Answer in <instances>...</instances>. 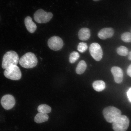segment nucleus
Segmentation results:
<instances>
[{"label": "nucleus", "mask_w": 131, "mask_h": 131, "mask_svg": "<svg viewBox=\"0 0 131 131\" xmlns=\"http://www.w3.org/2000/svg\"><path fill=\"white\" fill-rule=\"evenodd\" d=\"M19 61L17 53L14 51H9L3 56L2 67L4 69H6L12 66L17 65Z\"/></svg>", "instance_id": "nucleus-1"}, {"label": "nucleus", "mask_w": 131, "mask_h": 131, "mask_svg": "<svg viewBox=\"0 0 131 131\" xmlns=\"http://www.w3.org/2000/svg\"><path fill=\"white\" fill-rule=\"evenodd\" d=\"M1 104L3 107L6 110H9L15 105L16 101L14 96L10 94L3 96L1 100Z\"/></svg>", "instance_id": "nucleus-8"}, {"label": "nucleus", "mask_w": 131, "mask_h": 131, "mask_svg": "<svg viewBox=\"0 0 131 131\" xmlns=\"http://www.w3.org/2000/svg\"><path fill=\"white\" fill-rule=\"evenodd\" d=\"M21 67L26 69L32 68L36 66L38 60L36 56L31 52H28L21 57L19 60Z\"/></svg>", "instance_id": "nucleus-2"}, {"label": "nucleus", "mask_w": 131, "mask_h": 131, "mask_svg": "<svg viewBox=\"0 0 131 131\" xmlns=\"http://www.w3.org/2000/svg\"><path fill=\"white\" fill-rule=\"evenodd\" d=\"M88 49L87 44L84 42H81L79 44L78 46V50L81 53H84Z\"/></svg>", "instance_id": "nucleus-21"}, {"label": "nucleus", "mask_w": 131, "mask_h": 131, "mask_svg": "<svg viewBox=\"0 0 131 131\" xmlns=\"http://www.w3.org/2000/svg\"><path fill=\"white\" fill-rule=\"evenodd\" d=\"M89 51L91 56L96 61H100L102 59L103 51L99 44L96 42L91 44L89 47Z\"/></svg>", "instance_id": "nucleus-7"}, {"label": "nucleus", "mask_w": 131, "mask_h": 131, "mask_svg": "<svg viewBox=\"0 0 131 131\" xmlns=\"http://www.w3.org/2000/svg\"><path fill=\"white\" fill-rule=\"evenodd\" d=\"M93 1H100V0H93Z\"/></svg>", "instance_id": "nucleus-25"}, {"label": "nucleus", "mask_w": 131, "mask_h": 131, "mask_svg": "<svg viewBox=\"0 0 131 131\" xmlns=\"http://www.w3.org/2000/svg\"><path fill=\"white\" fill-rule=\"evenodd\" d=\"M37 111L39 112L47 114L51 112V108L47 105L41 104L38 107Z\"/></svg>", "instance_id": "nucleus-17"}, {"label": "nucleus", "mask_w": 131, "mask_h": 131, "mask_svg": "<svg viewBox=\"0 0 131 131\" xmlns=\"http://www.w3.org/2000/svg\"><path fill=\"white\" fill-rule=\"evenodd\" d=\"M130 121L127 116L121 115L117 117L112 123L114 131H126L129 126Z\"/></svg>", "instance_id": "nucleus-4"}, {"label": "nucleus", "mask_w": 131, "mask_h": 131, "mask_svg": "<svg viewBox=\"0 0 131 131\" xmlns=\"http://www.w3.org/2000/svg\"><path fill=\"white\" fill-rule=\"evenodd\" d=\"M103 114L107 122L113 123L116 119L122 115L121 111L113 106H109L103 110Z\"/></svg>", "instance_id": "nucleus-3"}, {"label": "nucleus", "mask_w": 131, "mask_h": 131, "mask_svg": "<svg viewBox=\"0 0 131 131\" xmlns=\"http://www.w3.org/2000/svg\"><path fill=\"white\" fill-rule=\"evenodd\" d=\"M122 41L125 42H131V33L129 32H126L123 34L121 36Z\"/></svg>", "instance_id": "nucleus-20"}, {"label": "nucleus", "mask_w": 131, "mask_h": 131, "mask_svg": "<svg viewBox=\"0 0 131 131\" xmlns=\"http://www.w3.org/2000/svg\"><path fill=\"white\" fill-rule=\"evenodd\" d=\"M128 59L129 60L131 61V51L129 53Z\"/></svg>", "instance_id": "nucleus-24"}, {"label": "nucleus", "mask_w": 131, "mask_h": 131, "mask_svg": "<svg viewBox=\"0 0 131 131\" xmlns=\"http://www.w3.org/2000/svg\"><path fill=\"white\" fill-rule=\"evenodd\" d=\"M114 34V29L112 28H105L101 29L98 33V36L102 40H106L112 37Z\"/></svg>", "instance_id": "nucleus-11"}, {"label": "nucleus", "mask_w": 131, "mask_h": 131, "mask_svg": "<svg viewBox=\"0 0 131 131\" xmlns=\"http://www.w3.org/2000/svg\"><path fill=\"white\" fill-rule=\"evenodd\" d=\"M78 35L80 40L82 41L87 40L91 37V32L89 29L83 28L80 29Z\"/></svg>", "instance_id": "nucleus-13"}, {"label": "nucleus", "mask_w": 131, "mask_h": 131, "mask_svg": "<svg viewBox=\"0 0 131 131\" xmlns=\"http://www.w3.org/2000/svg\"><path fill=\"white\" fill-rule=\"evenodd\" d=\"M48 45L51 50L54 51L59 50L63 47V42L61 38L58 36L51 37L48 41Z\"/></svg>", "instance_id": "nucleus-9"}, {"label": "nucleus", "mask_w": 131, "mask_h": 131, "mask_svg": "<svg viewBox=\"0 0 131 131\" xmlns=\"http://www.w3.org/2000/svg\"><path fill=\"white\" fill-rule=\"evenodd\" d=\"M117 52L119 55L122 56H126L128 53V49L124 46H121L118 48Z\"/></svg>", "instance_id": "nucleus-19"}, {"label": "nucleus", "mask_w": 131, "mask_h": 131, "mask_svg": "<svg viewBox=\"0 0 131 131\" xmlns=\"http://www.w3.org/2000/svg\"><path fill=\"white\" fill-rule=\"evenodd\" d=\"M127 95L129 101L131 102V88L129 89L127 92Z\"/></svg>", "instance_id": "nucleus-23"}, {"label": "nucleus", "mask_w": 131, "mask_h": 131, "mask_svg": "<svg viewBox=\"0 0 131 131\" xmlns=\"http://www.w3.org/2000/svg\"><path fill=\"white\" fill-rule=\"evenodd\" d=\"M93 86L95 91L100 92L103 91L105 88V83L104 81L101 80L96 81L93 83Z\"/></svg>", "instance_id": "nucleus-15"}, {"label": "nucleus", "mask_w": 131, "mask_h": 131, "mask_svg": "<svg viewBox=\"0 0 131 131\" xmlns=\"http://www.w3.org/2000/svg\"></svg>", "instance_id": "nucleus-26"}, {"label": "nucleus", "mask_w": 131, "mask_h": 131, "mask_svg": "<svg viewBox=\"0 0 131 131\" xmlns=\"http://www.w3.org/2000/svg\"><path fill=\"white\" fill-rule=\"evenodd\" d=\"M80 57L79 54L78 52L73 51L70 53L69 57V62L73 63L77 60Z\"/></svg>", "instance_id": "nucleus-18"}, {"label": "nucleus", "mask_w": 131, "mask_h": 131, "mask_svg": "<svg viewBox=\"0 0 131 131\" xmlns=\"http://www.w3.org/2000/svg\"><path fill=\"white\" fill-rule=\"evenodd\" d=\"M24 22L26 28L29 32L32 33L35 32L37 26L30 16L26 17L25 19Z\"/></svg>", "instance_id": "nucleus-12"}, {"label": "nucleus", "mask_w": 131, "mask_h": 131, "mask_svg": "<svg viewBox=\"0 0 131 131\" xmlns=\"http://www.w3.org/2000/svg\"><path fill=\"white\" fill-rule=\"evenodd\" d=\"M87 67L86 64L84 60L80 61L77 66L76 71L78 74H81L84 72Z\"/></svg>", "instance_id": "nucleus-16"}, {"label": "nucleus", "mask_w": 131, "mask_h": 131, "mask_svg": "<svg viewBox=\"0 0 131 131\" xmlns=\"http://www.w3.org/2000/svg\"><path fill=\"white\" fill-rule=\"evenodd\" d=\"M49 118V116L47 114L39 112L34 117V121L37 123L40 124L47 122Z\"/></svg>", "instance_id": "nucleus-14"}, {"label": "nucleus", "mask_w": 131, "mask_h": 131, "mask_svg": "<svg viewBox=\"0 0 131 131\" xmlns=\"http://www.w3.org/2000/svg\"><path fill=\"white\" fill-rule=\"evenodd\" d=\"M4 74L6 78L14 81L20 80L22 77L21 70L17 65L12 66L6 69Z\"/></svg>", "instance_id": "nucleus-5"}, {"label": "nucleus", "mask_w": 131, "mask_h": 131, "mask_svg": "<svg viewBox=\"0 0 131 131\" xmlns=\"http://www.w3.org/2000/svg\"><path fill=\"white\" fill-rule=\"evenodd\" d=\"M53 16L50 12H47L42 9L38 10L34 15V20L39 24L45 23L49 22Z\"/></svg>", "instance_id": "nucleus-6"}, {"label": "nucleus", "mask_w": 131, "mask_h": 131, "mask_svg": "<svg viewBox=\"0 0 131 131\" xmlns=\"http://www.w3.org/2000/svg\"><path fill=\"white\" fill-rule=\"evenodd\" d=\"M127 75L131 77V64L127 68Z\"/></svg>", "instance_id": "nucleus-22"}, {"label": "nucleus", "mask_w": 131, "mask_h": 131, "mask_svg": "<svg viewBox=\"0 0 131 131\" xmlns=\"http://www.w3.org/2000/svg\"><path fill=\"white\" fill-rule=\"evenodd\" d=\"M111 72L114 80L117 83L122 82L123 78V72L122 69L118 67H114L111 69Z\"/></svg>", "instance_id": "nucleus-10"}]
</instances>
